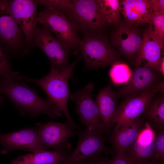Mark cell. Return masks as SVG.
I'll use <instances>...</instances> for the list:
<instances>
[{
  "instance_id": "obj_1",
  "label": "cell",
  "mask_w": 164,
  "mask_h": 164,
  "mask_svg": "<svg viewBox=\"0 0 164 164\" xmlns=\"http://www.w3.org/2000/svg\"><path fill=\"white\" fill-rule=\"evenodd\" d=\"M80 58L76 59L66 69L59 71L53 66L49 73L39 79H33L22 75V82L26 84L32 83L41 87L46 93L47 98L58 107L66 119V123L72 128L80 130L72 118L68 110L67 101L70 94L68 80L72 77L74 68Z\"/></svg>"
},
{
  "instance_id": "obj_2",
  "label": "cell",
  "mask_w": 164,
  "mask_h": 164,
  "mask_svg": "<svg viewBox=\"0 0 164 164\" xmlns=\"http://www.w3.org/2000/svg\"><path fill=\"white\" fill-rule=\"evenodd\" d=\"M0 90L10 98L22 115L29 114L36 118L46 114L52 118L60 116L62 112L47 99L41 98L35 89L22 81H16L6 84H0Z\"/></svg>"
},
{
  "instance_id": "obj_3",
  "label": "cell",
  "mask_w": 164,
  "mask_h": 164,
  "mask_svg": "<svg viewBox=\"0 0 164 164\" xmlns=\"http://www.w3.org/2000/svg\"><path fill=\"white\" fill-rule=\"evenodd\" d=\"M79 47L84 61L86 70L112 65L118 61L119 55L110 39L102 33H83L79 39Z\"/></svg>"
},
{
  "instance_id": "obj_4",
  "label": "cell",
  "mask_w": 164,
  "mask_h": 164,
  "mask_svg": "<svg viewBox=\"0 0 164 164\" xmlns=\"http://www.w3.org/2000/svg\"><path fill=\"white\" fill-rule=\"evenodd\" d=\"M64 13L77 32L102 33L109 26L97 0H71Z\"/></svg>"
},
{
  "instance_id": "obj_5",
  "label": "cell",
  "mask_w": 164,
  "mask_h": 164,
  "mask_svg": "<svg viewBox=\"0 0 164 164\" xmlns=\"http://www.w3.org/2000/svg\"><path fill=\"white\" fill-rule=\"evenodd\" d=\"M9 0H0V44L10 57L21 60L25 55L24 33L12 17Z\"/></svg>"
},
{
  "instance_id": "obj_6",
  "label": "cell",
  "mask_w": 164,
  "mask_h": 164,
  "mask_svg": "<svg viewBox=\"0 0 164 164\" xmlns=\"http://www.w3.org/2000/svg\"><path fill=\"white\" fill-rule=\"evenodd\" d=\"M110 36L113 46L132 64L136 66L142 41L143 32L139 28L121 19L114 25Z\"/></svg>"
},
{
  "instance_id": "obj_7",
  "label": "cell",
  "mask_w": 164,
  "mask_h": 164,
  "mask_svg": "<svg viewBox=\"0 0 164 164\" xmlns=\"http://www.w3.org/2000/svg\"><path fill=\"white\" fill-rule=\"evenodd\" d=\"M34 47L40 49L48 58L51 65L60 71L67 68L70 64L69 58L73 46L55 37L47 29L37 26L33 40Z\"/></svg>"
},
{
  "instance_id": "obj_8",
  "label": "cell",
  "mask_w": 164,
  "mask_h": 164,
  "mask_svg": "<svg viewBox=\"0 0 164 164\" xmlns=\"http://www.w3.org/2000/svg\"><path fill=\"white\" fill-rule=\"evenodd\" d=\"M38 5L36 0H9V6L10 13L25 35V55L30 53L35 47L33 40L37 26Z\"/></svg>"
},
{
  "instance_id": "obj_9",
  "label": "cell",
  "mask_w": 164,
  "mask_h": 164,
  "mask_svg": "<svg viewBox=\"0 0 164 164\" xmlns=\"http://www.w3.org/2000/svg\"><path fill=\"white\" fill-rule=\"evenodd\" d=\"M103 133L86 128L77 132L78 144L73 152L67 155L64 164H79L97 157L109 150L105 144Z\"/></svg>"
},
{
  "instance_id": "obj_10",
  "label": "cell",
  "mask_w": 164,
  "mask_h": 164,
  "mask_svg": "<svg viewBox=\"0 0 164 164\" xmlns=\"http://www.w3.org/2000/svg\"><path fill=\"white\" fill-rule=\"evenodd\" d=\"M93 89V84L90 83L81 89L70 93L69 99L75 103L76 113L81 123L86 128L103 133V126L91 93Z\"/></svg>"
},
{
  "instance_id": "obj_11",
  "label": "cell",
  "mask_w": 164,
  "mask_h": 164,
  "mask_svg": "<svg viewBox=\"0 0 164 164\" xmlns=\"http://www.w3.org/2000/svg\"><path fill=\"white\" fill-rule=\"evenodd\" d=\"M37 21L60 40L74 47L77 46V32L64 12L46 8L38 12Z\"/></svg>"
},
{
  "instance_id": "obj_12",
  "label": "cell",
  "mask_w": 164,
  "mask_h": 164,
  "mask_svg": "<svg viewBox=\"0 0 164 164\" xmlns=\"http://www.w3.org/2000/svg\"><path fill=\"white\" fill-rule=\"evenodd\" d=\"M38 140L43 150L53 148L66 150L70 148V138L77 135V132L67 124L50 121L36 124Z\"/></svg>"
},
{
  "instance_id": "obj_13",
  "label": "cell",
  "mask_w": 164,
  "mask_h": 164,
  "mask_svg": "<svg viewBox=\"0 0 164 164\" xmlns=\"http://www.w3.org/2000/svg\"><path fill=\"white\" fill-rule=\"evenodd\" d=\"M0 145L2 155L10 152L23 150L35 152L43 150L39 143L36 128H27L10 133L0 132Z\"/></svg>"
},
{
  "instance_id": "obj_14",
  "label": "cell",
  "mask_w": 164,
  "mask_h": 164,
  "mask_svg": "<svg viewBox=\"0 0 164 164\" xmlns=\"http://www.w3.org/2000/svg\"><path fill=\"white\" fill-rule=\"evenodd\" d=\"M157 93L153 87L137 95L126 98L117 107L114 123L116 126L131 123L143 113L147 105Z\"/></svg>"
},
{
  "instance_id": "obj_15",
  "label": "cell",
  "mask_w": 164,
  "mask_h": 164,
  "mask_svg": "<svg viewBox=\"0 0 164 164\" xmlns=\"http://www.w3.org/2000/svg\"><path fill=\"white\" fill-rule=\"evenodd\" d=\"M159 75L155 70L142 66L136 67L131 77L124 86L115 92L118 98L139 95L152 88L158 81Z\"/></svg>"
},
{
  "instance_id": "obj_16",
  "label": "cell",
  "mask_w": 164,
  "mask_h": 164,
  "mask_svg": "<svg viewBox=\"0 0 164 164\" xmlns=\"http://www.w3.org/2000/svg\"><path fill=\"white\" fill-rule=\"evenodd\" d=\"M156 134L147 123L125 153L135 164L153 160Z\"/></svg>"
},
{
  "instance_id": "obj_17",
  "label": "cell",
  "mask_w": 164,
  "mask_h": 164,
  "mask_svg": "<svg viewBox=\"0 0 164 164\" xmlns=\"http://www.w3.org/2000/svg\"><path fill=\"white\" fill-rule=\"evenodd\" d=\"M143 119L138 118L131 124L116 126L110 138L117 155H124L145 126Z\"/></svg>"
},
{
  "instance_id": "obj_18",
  "label": "cell",
  "mask_w": 164,
  "mask_h": 164,
  "mask_svg": "<svg viewBox=\"0 0 164 164\" xmlns=\"http://www.w3.org/2000/svg\"><path fill=\"white\" fill-rule=\"evenodd\" d=\"M164 43L153 36L149 29L143 32V39L135 67L149 66L159 73V67L162 56Z\"/></svg>"
},
{
  "instance_id": "obj_19",
  "label": "cell",
  "mask_w": 164,
  "mask_h": 164,
  "mask_svg": "<svg viewBox=\"0 0 164 164\" xmlns=\"http://www.w3.org/2000/svg\"><path fill=\"white\" fill-rule=\"evenodd\" d=\"M120 6L124 20L136 26L147 23L153 13L149 0H120Z\"/></svg>"
},
{
  "instance_id": "obj_20",
  "label": "cell",
  "mask_w": 164,
  "mask_h": 164,
  "mask_svg": "<svg viewBox=\"0 0 164 164\" xmlns=\"http://www.w3.org/2000/svg\"><path fill=\"white\" fill-rule=\"evenodd\" d=\"M117 98L111 84L101 89L96 97L95 102L97 107L103 126L107 131L114 124V119Z\"/></svg>"
},
{
  "instance_id": "obj_21",
  "label": "cell",
  "mask_w": 164,
  "mask_h": 164,
  "mask_svg": "<svg viewBox=\"0 0 164 164\" xmlns=\"http://www.w3.org/2000/svg\"><path fill=\"white\" fill-rule=\"evenodd\" d=\"M65 150L54 149L19 155L9 164H56L64 162L67 156Z\"/></svg>"
},
{
  "instance_id": "obj_22",
  "label": "cell",
  "mask_w": 164,
  "mask_h": 164,
  "mask_svg": "<svg viewBox=\"0 0 164 164\" xmlns=\"http://www.w3.org/2000/svg\"><path fill=\"white\" fill-rule=\"evenodd\" d=\"M22 75L12 70L10 57L0 44V84L22 81Z\"/></svg>"
},
{
  "instance_id": "obj_23",
  "label": "cell",
  "mask_w": 164,
  "mask_h": 164,
  "mask_svg": "<svg viewBox=\"0 0 164 164\" xmlns=\"http://www.w3.org/2000/svg\"><path fill=\"white\" fill-rule=\"evenodd\" d=\"M160 130L164 127V98L163 96L152 100L143 113Z\"/></svg>"
},
{
  "instance_id": "obj_24",
  "label": "cell",
  "mask_w": 164,
  "mask_h": 164,
  "mask_svg": "<svg viewBox=\"0 0 164 164\" xmlns=\"http://www.w3.org/2000/svg\"><path fill=\"white\" fill-rule=\"evenodd\" d=\"M109 26L114 25L120 20V0H97Z\"/></svg>"
},
{
  "instance_id": "obj_25",
  "label": "cell",
  "mask_w": 164,
  "mask_h": 164,
  "mask_svg": "<svg viewBox=\"0 0 164 164\" xmlns=\"http://www.w3.org/2000/svg\"><path fill=\"white\" fill-rule=\"evenodd\" d=\"M109 76L112 82L115 84H126L130 79L132 71L126 64L119 61L112 65Z\"/></svg>"
},
{
  "instance_id": "obj_26",
  "label": "cell",
  "mask_w": 164,
  "mask_h": 164,
  "mask_svg": "<svg viewBox=\"0 0 164 164\" xmlns=\"http://www.w3.org/2000/svg\"><path fill=\"white\" fill-rule=\"evenodd\" d=\"M150 33L161 42L164 41V14L153 13L148 20Z\"/></svg>"
},
{
  "instance_id": "obj_27",
  "label": "cell",
  "mask_w": 164,
  "mask_h": 164,
  "mask_svg": "<svg viewBox=\"0 0 164 164\" xmlns=\"http://www.w3.org/2000/svg\"><path fill=\"white\" fill-rule=\"evenodd\" d=\"M155 151L153 160L162 164L164 160V132L160 130L156 135L155 140Z\"/></svg>"
},
{
  "instance_id": "obj_28",
  "label": "cell",
  "mask_w": 164,
  "mask_h": 164,
  "mask_svg": "<svg viewBox=\"0 0 164 164\" xmlns=\"http://www.w3.org/2000/svg\"><path fill=\"white\" fill-rule=\"evenodd\" d=\"M38 5H44L46 8H51L65 12L68 9L71 0H37Z\"/></svg>"
},
{
  "instance_id": "obj_29",
  "label": "cell",
  "mask_w": 164,
  "mask_h": 164,
  "mask_svg": "<svg viewBox=\"0 0 164 164\" xmlns=\"http://www.w3.org/2000/svg\"><path fill=\"white\" fill-rule=\"evenodd\" d=\"M107 164H136L126 154L116 156L111 160H107Z\"/></svg>"
},
{
  "instance_id": "obj_30",
  "label": "cell",
  "mask_w": 164,
  "mask_h": 164,
  "mask_svg": "<svg viewBox=\"0 0 164 164\" xmlns=\"http://www.w3.org/2000/svg\"><path fill=\"white\" fill-rule=\"evenodd\" d=\"M153 13L164 14V0H149Z\"/></svg>"
},
{
  "instance_id": "obj_31",
  "label": "cell",
  "mask_w": 164,
  "mask_h": 164,
  "mask_svg": "<svg viewBox=\"0 0 164 164\" xmlns=\"http://www.w3.org/2000/svg\"><path fill=\"white\" fill-rule=\"evenodd\" d=\"M84 164H107V160L102 159L94 158Z\"/></svg>"
},
{
  "instance_id": "obj_32",
  "label": "cell",
  "mask_w": 164,
  "mask_h": 164,
  "mask_svg": "<svg viewBox=\"0 0 164 164\" xmlns=\"http://www.w3.org/2000/svg\"><path fill=\"white\" fill-rule=\"evenodd\" d=\"M159 73L162 75H164V57L162 56L160 60L159 65Z\"/></svg>"
},
{
  "instance_id": "obj_33",
  "label": "cell",
  "mask_w": 164,
  "mask_h": 164,
  "mask_svg": "<svg viewBox=\"0 0 164 164\" xmlns=\"http://www.w3.org/2000/svg\"><path fill=\"white\" fill-rule=\"evenodd\" d=\"M136 164H161L158 163L153 160H151V161H147L146 162L138 163Z\"/></svg>"
},
{
  "instance_id": "obj_34",
  "label": "cell",
  "mask_w": 164,
  "mask_h": 164,
  "mask_svg": "<svg viewBox=\"0 0 164 164\" xmlns=\"http://www.w3.org/2000/svg\"><path fill=\"white\" fill-rule=\"evenodd\" d=\"M2 94L0 90V107L4 98V97L2 95Z\"/></svg>"
},
{
  "instance_id": "obj_35",
  "label": "cell",
  "mask_w": 164,
  "mask_h": 164,
  "mask_svg": "<svg viewBox=\"0 0 164 164\" xmlns=\"http://www.w3.org/2000/svg\"><path fill=\"white\" fill-rule=\"evenodd\" d=\"M61 164V163H57V164Z\"/></svg>"
}]
</instances>
